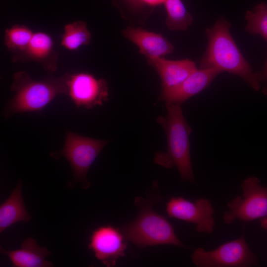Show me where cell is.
I'll return each mask as SVG.
<instances>
[{
  "label": "cell",
  "instance_id": "obj_1",
  "mask_svg": "<svg viewBox=\"0 0 267 267\" xmlns=\"http://www.w3.org/2000/svg\"><path fill=\"white\" fill-rule=\"evenodd\" d=\"M229 23L219 19L215 25L205 29L208 46L200 69L214 68L241 77L255 90L261 87V72H254L236 44L229 31Z\"/></svg>",
  "mask_w": 267,
  "mask_h": 267
},
{
  "label": "cell",
  "instance_id": "obj_2",
  "mask_svg": "<svg viewBox=\"0 0 267 267\" xmlns=\"http://www.w3.org/2000/svg\"><path fill=\"white\" fill-rule=\"evenodd\" d=\"M167 115L157 121L163 128L167 139L166 152H157L156 164L167 169L176 166L182 180L195 183L190 159L189 135L192 129L185 119L180 105L166 103Z\"/></svg>",
  "mask_w": 267,
  "mask_h": 267
},
{
  "label": "cell",
  "instance_id": "obj_3",
  "mask_svg": "<svg viewBox=\"0 0 267 267\" xmlns=\"http://www.w3.org/2000/svg\"><path fill=\"white\" fill-rule=\"evenodd\" d=\"M67 73L61 77L49 76L35 81L25 71L15 73L10 87L14 96L3 110L5 117L16 113L41 111L58 95H67Z\"/></svg>",
  "mask_w": 267,
  "mask_h": 267
},
{
  "label": "cell",
  "instance_id": "obj_4",
  "mask_svg": "<svg viewBox=\"0 0 267 267\" xmlns=\"http://www.w3.org/2000/svg\"><path fill=\"white\" fill-rule=\"evenodd\" d=\"M159 197L151 196L146 199L137 197L134 203L140 208L133 221L120 228L127 241L140 247L170 245L185 247L178 239L171 224L152 209Z\"/></svg>",
  "mask_w": 267,
  "mask_h": 267
},
{
  "label": "cell",
  "instance_id": "obj_5",
  "mask_svg": "<svg viewBox=\"0 0 267 267\" xmlns=\"http://www.w3.org/2000/svg\"><path fill=\"white\" fill-rule=\"evenodd\" d=\"M108 142L107 140L85 137L67 130L62 149L50 155L54 158L64 157L72 168L74 182H81L83 188L87 189L90 186L86 178L88 173Z\"/></svg>",
  "mask_w": 267,
  "mask_h": 267
},
{
  "label": "cell",
  "instance_id": "obj_6",
  "mask_svg": "<svg viewBox=\"0 0 267 267\" xmlns=\"http://www.w3.org/2000/svg\"><path fill=\"white\" fill-rule=\"evenodd\" d=\"M241 187L242 196L236 197L227 203L228 210L223 215L227 224L236 220L248 222L267 217V187L262 186L255 177L247 178Z\"/></svg>",
  "mask_w": 267,
  "mask_h": 267
},
{
  "label": "cell",
  "instance_id": "obj_7",
  "mask_svg": "<svg viewBox=\"0 0 267 267\" xmlns=\"http://www.w3.org/2000/svg\"><path fill=\"white\" fill-rule=\"evenodd\" d=\"M191 257L193 264L199 267H246L257 264L243 235L213 250L198 248Z\"/></svg>",
  "mask_w": 267,
  "mask_h": 267
},
{
  "label": "cell",
  "instance_id": "obj_8",
  "mask_svg": "<svg viewBox=\"0 0 267 267\" xmlns=\"http://www.w3.org/2000/svg\"><path fill=\"white\" fill-rule=\"evenodd\" d=\"M168 215L196 225L198 233H211L214 231V210L210 201L199 198L192 201L182 197H172L166 205Z\"/></svg>",
  "mask_w": 267,
  "mask_h": 267
},
{
  "label": "cell",
  "instance_id": "obj_9",
  "mask_svg": "<svg viewBox=\"0 0 267 267\" xmlns=\"http://www.w3.org/2000/svg\"><path fill=\"white\" fill-rule=\"evenodd\" d=\"M67 73V95L77 107L91 109L108 100V86L105 79L86 72Z\"/></svg>",
  "mask_w": 267,
  "mask_h": 267
},
{
  "label": "cell",
  "instance_id": "obj_10",
  "mask_svg": "<svg viewBox=\"0 0 267 267\" xmlns=\"http://www.w3.org/2000/svg\"><path fill=\"white\" fill-rule=\"evenodd\" d=\"M127 241L120 228L110 224L103 225L92 231L88 246L98 261L111 267L125 255Z\"/></svg>",
  "mask_w": 267,
  "mask_h": 267
},
{
  "label": "cell",
  "instance_id": "obj_11",
  "mask_svg": "<svg viewBox=\"0 0 267 267\" xmlns=\"http://www.w3.org/2000/svg\"><path fill=\"white\" fill-rule=\"evenodd\" d=\"M57 59L52 37L48 34L40 31L34 33L26 49L13 57V62H37L49 72L56 71Z\"/></svg>",
  "mask_w": 267,
  "mask_h": 267
},
{
  "label": "cell",
  "instance_id": "obj_12",
  "mask_svg": "<svg viewBox=\"0 0 267 267\" xmlns=\"http://www.w3.org/2000/svg\"><path fill=\"white\" fill-rule=\"evenodd\" d=\"M221 72L214 68L199 69L178 87L162 92L160 99L166 103L180 105L208 87Z\"/></svg>",
  "mask_w": 267,
  "mask_h": 267
},
{
  "label": "cell",
  "instance_id": "obj_13",
  "mask_svg": "<svg viewBox=\"0 0 267 267\" xmlns=\"http://www.w3.org/2000/svg\"><path fill=\"white\" fill-rule=\"evenodd\" d=\"M147 60L161 77L162 92L178 87L198 70L195 63L188 59L170 60L159 57L147 58Z\"/></svg>",
  "mask_w": 267,
  "mask_h": 267
},
{
  "label": "cell",
  "instance_id": "obj_14",
  "mask_svg": "<svg viewBox=\"0 0 267 267\" xmlns=\"http://www.w3.org/2000/svg\"><path fill=\"white\" fill-rule=\"evenodd\" d=\"M122 34L136 45L139 52L147 58L163 56L174 50L172 44L160 34L130 27L123 30Z\"/></svg>",
  "mask_w": 267,
  "mask_h": 267
},
{
  "label": "cell",
  "instance_id": "obj_15",
  "mask_svg": "<svg viewBox=\"0 0 267 267\" xmlns=\"http://www.w3.org/2000/svg\"><path fill=\"white\" fill-rule=\"evenodd\" d=\"M1 254L7 256L14 267H51L53 264L45 260L50 255L46 247H41L35 239L29 237L22 242L21 248L6 250L0 247Z\"/></svg>",
  "mask_w": 267,
  "mask_h": 267
},
{
  "label": "cell",
  "instance_id": "obj_16",
  "mask_svg": "<svg viewBox=\"0 0 267 267\" xmlns=\"http://www.w3.org/2000/svg\"><path fill=\"white\" fill-rule=\"evenodd\" d=\"M22 182L19 181L9 197L0 205V233L18 222L31 219L22 196Z\"/></svg>",
  "mask_w": 267,
  "mask_h": 267
},
{
  "label": "cell",
  "instance_id": "obj_17",
  "mask_svg": "<svg viewBox=\"0 0 267 267\" xmlns=\"http://www.w3.org/2000/svg\"><path fill=\"white\" fill-rule=\"evenodd\" d=\"M90 40L91 34L86 22L77 21L64 26L61 44L68 50L75 51L88 44Z\"/></svg>",
  "mask_w": 267,
  "mask_h": 267
},
{
  "label": "cell",
  "instance_id": "obj_18",
  "mask_svg": "<svg viewBox=\"0 0 267 267\" xmlns=\"http://www.w3.org/2000/svg\"><path fill=\"white\" fill-rule=\"evenodd\" d=\"M167 27L173 31H184L191 25L193 18L181 0H165Z\"/></svg>",
  "mask_w": 267,
  "mask_h": 267
},
{
  "label": "cell",
  "instance_id": "obj_19",
  "mask_svg": "<svg viewBox=\"0 0 267 267\" xmlns=\"http://www.w3.org/2000/svg\"><path fill=\"white\" fill-rule=\"evenodd\" d=\"M34 32L24 25L15 24L5 30L4 45L15 54L24 51Z\"/></svg>",
  "mask_w": 267,
  "mask_h": 267
},
{
  "label": "cell",
  "instance_id": "obj_20",
  "mask_svg": "<svg viewBox=\"0 0 267 267\" xmlns=\"http://www.w3.org/2000/svg\"><path fill=\"white\" fill-rule=\"evenodd\" d=\"M245 30L252 35H260L267 42V4L263 2L246 13Z\"/></svg>",
  "mask_w": 267,
  "mask_h": 267
},
{
  "label": "cell",
  "instance_id": "obj_21",
  "mask_svg": "<svg viewBox=\"0 0 267 267\" xmlns=\"http://www.w3.org/2000/svg\"><path fill=\"white\" fill-rule=\"evenodd\" d=\"M262 83L264 84L262 91L263 92L267 95V59L266 62L264 70L263 71L261 72Z\"/></svg>",
  "mask_w": 267,
  "mask_h": 267
},
{
  "label": "cell",
  "instance_id": "obj_22",
  "mask_svg": "<svg viewBox=\"0 0 267 267\" xmlns=\"http://www.w3.org/2000/svg\"><path fill=\"white\" fill-rule=\"evenodd\" d=\"M125 1L131 7L134 9L140 8L143 4L140 0H125Z\"/></svg>",
  "mask_w": 267,
  "mask_h": 267
},
{
  "label": "cell",
  "instance_id": "obj_23",
  "mask_svg": "<svg viewBox=\"0 0 267 267\" xmlns=\"http://www.w3.org/2000/svg\"><path fill=\"white\" fill-rule=\"evenodd\" d=\"M141 2L149 5L156 6L164 3L165 0H140Z\"/></svg>",
  "mask_w": 267,
  "mask_h": 267
},
{
  "label": "cell",
  "instance_id": "obj_24",
  "mask_svg": "<svg viewBox=\"0 0 267 267\" xmlns=\"http://www.w3.org/2000/svg\"><path fill=\"white\" fill-rule=\"evenodd\" d=\"M266 218H267V217Z\"/></svg>",
  "mask_w": 267,
  "mask_h": 267
}]
</instances>
